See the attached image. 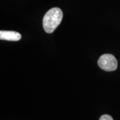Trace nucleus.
<instances>
[{"instance_id": "nucleus-2", "label": "nucleus", "mask_w": 120, "mask_h": 120, "mask_svg": "<svg viewBox=\"0 0 120 120\" xmlns=\"http://www.w3.org/2000/svg\"><path fill=\"white\" fill-rule=\"evenodd\" d=\"M98 66L105 71H115L117 67V61L111 54H104L97 61Z\"/></svg>"}, {"instance_id": "nucleus-4", "label": "nucleus", "mask_w": 120, "mask_h": 120, "mask_svg": "<svg viewBox=\"0 0 120 120\" xmlns=\"http://www.w3.org/2000/svg\"><path fill=\"white\" fill-rule=\"evenodd\" d=\"M99 120H113L111 116L109 115H103L100 117Z\"/></svg>"}, {"instance_id": "nucleus-1", "label": "nucleus", "mask_w": 120, "mask_h": 120, "mask_svg": "<svg viewBox=\"0 0 120 120\" xmlns=\"http://www.w3.org/2000/svg\"><path fill=\"white\" fill-rule=\"evenodd\" d=\"M63 12L58 7L52 8L45 15L43 19V29L48 34L52 33L62 21Z\"/></svg>"}, {"instance_id": "nucleus-3", "label": "nucleus", "mask_w": 120, "mask_h": 120, "mask_svg": "<svg viewBox=\"0 0 120 120\" xmlns=\"http://www.w3.org/2000/svg\"><path fill=\"white\" fill-rule=\"evenodd\" d=\"M21 38V34L19 33L12 31H1L0 39L10 41H17Z\"/></svg>"}]
</instances>
